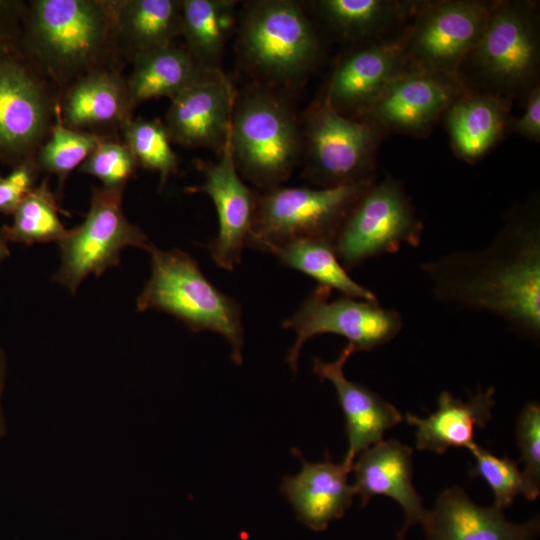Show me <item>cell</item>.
I'll list each match as a JSON object with an SVG mask.
<instances>
[{
    "label": "cell",
    "instance_id": "cell-31",
    "mask_svg": "<svg viewBox=\"0 0 540 540\" xmlns=\"http://www.w3.org/2000/svg\"><path fill=\"white\" fill-rule=\"evenodd\" d=\"M105 136L67 127L59 106L50 134L39 148L36 161L41 171L55 174L62 182L86 160Z\"/></svg>",
    "mask_w": 540,
    "mask_h": 540
},
{
    "label": "cell",
    "instance_id": "cell-13",
    "mask_svg": "<svg viewBox=\"0 0 540 540\" xmlns=\"http://www.w3.org/2000/svg\"><path fill=\"white\" fill-rule=\"evenodd\" d=\"M539 47L533 11L527 4L503 1L493 5L483 37L468 57L499 94L512 93L535 82Z\"/></svg>",
    "mask_w": 540,
    "mask_h": 540
},
{
    "label": "cell",
    "instance_id": "cell-8",
    "mask_svg": "<svg viewBox=\"0 0 540 540\" xmlns=\"http://www.w3.org/2000/svg\"><path fill=\"white\" fill-rule=\"evenodd\" d=\"M423 224L401 183L391 177L373 183L346 217L336 239V255L347 270L403 244L419 246Z\"/></svg>",
    "mask_w": 540,
    "mask_h": 540
},
{
    "label": "cell",
    "instance_id": "cell-36",
    "mask_svg": "<svg viewBox=\"0 0 540 540\" xmlns=\"http://www.w3.org/2000/svg\"><path fill=\"white\" fill-rule=\"evenodd\" d=\"M36 157L21 162L0 179V212L13 214L21 201L33 190L40 173Z\"/></svg>",
    "mask_w": 540,
    "mask_h": 540
},
{
    "label": "cell",
    "instance_id": "cell-37",
    "mask_svg": "<svg viewBox=\"0 0 540 540\" xmlns=\"http://www.w3.org/2000/svg\"><path fill=\"white\" fill-rule=\"evenodd\" d=\"M507 131L517 133L529 140L540 139V89L533 87L529 91L526 107L523 115L516 120L510 121Z\"/></svg>",
    "mask_w": 540,
    "mask_h": 540
},
{
    "label": "cell",
    "instance_id": "cell-3",
    "mask_svg": "<svg viewBox=\"0 0 540 540\" xmlns=\"http://www.w3.org/2000/svg\"><path fill=\"white\" fill-rule=\"evenodd\" d=\"M148 252L151 276L137 299V310L163 311L193 332L220 334L231 347L233 363L241 365L244 331L239 302L212 284L188 253L163 251L153 244Z\"/></svg>",
    "mask_w": 540,
    "mask_h": 540
},
{
    "label": "cell",
    "instance_id": "cell-7",
    "mask_svg": "<svg viewBox=\"0 0 540 540\" xmlns=\"http://www.w3.org/2000/svg\"><path fill=\"white\" fill-rule=\"evenodd\" d=\"M59 90L20 47L0 44V160L13 167L35 158L48 138Z\"/></svg>",
    "mask_w": 540,
    "mask_h": 540
},
{
    "label": "cell",
    "instance_id": "cell-40",
    "mask_svg": "<svg viewBox=\"0 0 540 540\" xmlns=\"http://www.w3.org/2000/svg\"><path fill=\"white\" fill-rule=\"evenodd\" d=\"M7 239L0 229V263L10 255V250L7 246Z\"/></svg>",
    "mask_w": 540,
    "mask_h": 540
},
{
    "label": "cell",
    "instance_id": "cell-34",
    "mask_svg": "<svg viewBox=\"0 0 540 540\" xmlns=\"http://www.w3.org/2000/svg\"><path fill=\"white\" fill-rule=\"evenodd\" d=\"M138 164L123 141L105 136L80 165L79 171L98 178L103 187L124 188Z\"/></svg>",
    "mask_w": 540,
    "mask_h": 540
},
{
    "label": "cell",
    "instance_id": "cell-33",
    "mask_svg": "<svg viewBox=\"0 0 540 540\" xmlns=\"http://www.w3.org/2000/svg\"><path fill=\"white\" fill-rule=\"evenodd\" d=\"M469 451L475 460L469 474L480 477L487 483L494 494L495 506L503 509L520 494L528 500L538 497L539 488L528 481L516 461L507 456L497 457L477 443Z\"/></svg>",
    "mask_w": 540,
    "mask_h": 540
},
{
    "label": "cell",
    "instance_id": "cell-23",
    "mask_svg": "<svg viewBox=\"0 0 540 540\" xmlns=\"http://www.w3.org/2000/svg\"><path fill=\"white\" fill-rule=\"evenodd\" d=\"M495 390L490 387L479 389L464 402L448 391L438 397L437 409L425 418L406 414L407 422L416 428V447L438 454L449 448L470 449L475 442V428H484L491 418L495 404Z\"/></svg>",
    "mask_w": 540,
    "mask_h": 540
},
{
    "label": "cell",
    "instance_id": "cell-14",
    "mask_svg": "<svg viewBox=\"0 0 540 540\" xmlns=\"http://www.w3.org/2000/svg\"><path fill=\"white\" fill-rule=\"evenodd\" d=\"M465 91L460 78L409 62L359 113L381 132L424 134Z\"/></svg>",
    "mask_w": 540,
    "mask_h": 540
},
{
    "label": "cell",
    "instance_id": "cell-25",
    "mask_svg": "<svg viewBox=\"0 0 540 540\" xmlns=\"http://www.w3.org/2000/svg\"><path fill=\"white\" fill-rule=\"evenodd\" d=\"M181 0H116V29L121 57L133 60L168 46L181 36Z\"/></svg>",
    "mask_w": 540,
    "mask_h": 540
},
{
    "label": "cell",
    "instance_id": "cell-4",
    "mask_svg": "<svg viewBox=\"0 0 540 540\" xmlns=\"http://www.w3.org/2000/svg\"><path fill=\"white\" fill-rule=\"evenodd\" d=\"M229 142L237 171L265 191L280 186L290 176L302 151L291 108L262 87L247 89L236 97Z\"/></svg>",
    "mask_w": 540,
    "mask_h": 540
},
{
    "label": "cell",
    "instance_id": "cell-24",
    "mask_svg": "<svg viewBox=\"0 0 540 540\" xmlns=\"http://www.w3.org/2000/svg\"><path fill=\"white\" fill-rule=\"evenodd\" d=\"M508 99L497 92L459 95L444 113L453 148L473 162L490 150L510 123Z\"/></svg>",
    "mask_w": 540,
    "mask_h": 540
},
{
    "label": "cell",
    "instance_id": "cell-15",
    "mask_svg": "<svg viewBox=\"0 0 540 540\" xmlns=\"http://www.w3.org/2000/svg\"><path fill=\"white\" fill-rule=\"evenodd\" d=\"M230 136V135H229ZM204 183L187 192L208 195L216 208L219 230L207 244L211 257L221 269L233 271L240 264L250 235L257 204L256 193L239 177L229 138L216 163L198 162Z\"/></svg>",
    "mask_w": 540,
    "mask_h": 540
},
{
    "label": "cell",
    "instance_id": "cell-41",
    "mask_svg": "<svg viewBox=\"0 0 540 540\" xmlns=\"http://www.w3.org/2000/svg\"><path fill=\"white\" fill-rule=\"evenodd\" d=\"M397 540H405V533L397 532Z\"/></svg>",
    "mask_w": 540,
    "mask_h": 540
},
{
    "label": "cell",
    "instance_id": "cell-27",
    "mask_svg": "<svg viewBox=\"0 0 540 540\" xmlns=\"http://www.w3.org/2000/svg\"><path fill=\"white\" fill-rule=\"evenodd\" d=\"M185 48L205 70L220 71L224 48L235 25L236 1L181 0Z\"/></svg>",
    "mask_w": 540,
    "mask_h": 540
},
{
    "label": "cell",
    "instance_id": "cell-38",
    "mask_svg": "<svg viewBox=\"0 0 540 540\" xmlns=\"http://www.w3.org/2000/svg\"><path fill=\"white\" fill-rule=\"evenodd\" d=\"M26 8L24 1L0 0V44L18 40Z\"/></svg>",
    "mask_w": 540,
    "mask_h": 540
},
{
    "label": "cell",
    "instance_id": "cell-18",
    "mask_svg": "<svg viewBox=\"0 0 540 540\" xmlns=\"http://www.w3.org/2000/svg\"><path fill=\"white\" fill-rule=\"evenodd\" d=\"M409 64L402 34L346 54L335 67L325 101L337 112H360Z\"/></svg>",
    "mask_w": 540,
    "mask_h": 540
},
{
    "label": "cell",
    "instance_id": "cell-12",
    "mask_svg": "<svg viewBox=\"0 0 540 540\" xmlns=\"http://www.w3.org/2000/svg\"><path fill=\"white\" fill-rule=\"evenodd\" d=\"M493 5L474 0H449L419 9L402 33L409 62L460 78V67L480 43Z\"/></svg>",
    "mask_w": 540,
    "mask_h": 540
},
{
    "label": "cell",
    "instance_id": "cell-16",
    "mask_svg": "<svg viewBox=\"0 0 540 540\" xmlns=\"http://www.w3.org/2000/svg\"><path fill=\"white\" fill-rule=\"evenodd\" d=\"M236 92L222 71H210L174 98L166 114L171 142L221 153L230 135Z\"/></svg>",
    "mask_w": 540,
    "mask_h": 540
},
{
    "label": "cell",
    "instance_id": "cell-28",
    "mask_svg": "<svg viewBox=\"0 0 540 540\" xmlns=\"http://www.w3.org/2000/svg\"><path fill=\"white\" fill-rule=\"evenodd\" d=\"M270 254L285 267L299 271L315 279L318 285L335 289L343 296L378 301L374 292L350 277L340 263L332 241L296 239L274 248Z\"/></svg>",
    "mask_w": 540,
    "mask_h": 540
},
{
    "label": "cell",
    "instance_id": "cell-30",
    "mask_svg": "<svg viewBox=\"0 0 540 540\" xmlns=\"http://www.w3.org/2000/svg\"><path fill=\"white\" fill-rule=\"evenodd\" d=\"M12 215V224L1 229L7 241L58 242L68 231L59 218V208L46 179L33 188Z\"/></svg>",
    "mask_w": 540,
    "mask_h": 540
},
{
    "label": "cell",
    "instance_id": "cell-2",
    "mask_svg": "<svg viewBox=\"0 0 540 540\" xmlns=\"http://www.w3.org/2000/svg\"><path fill=\"white\" fill-rule=\"evenodd\" d=\"M18 43L59 92L89 72L119 68L116 0L29 1Z\"/></svg>",
    "mask_w": 540,
    "mask_h": 540
},
{
    "label": "cell",
    "instance_id": "cell-29",
    "mask_svg": "<svg viewBox=\"0 0 540 540\" xmlns=\"http://www.w3.org/2000/svg\"><path fill=\"white\" fill-rule=\"evenodd\" d=\"M310 4L333 32L350 40L375 38L407 12L405 5L387 0H318Z\"/></svg>",
    "mask_w": 540,
    "mask_h": 540
},
{
    "label": "cell",
    "instance_id": "cell-17",
    "mask_svg": "<svg viewBox=\"0 0 540 540\" xmlns=\"http://www.w3.org/2000/svg\"><path fill=\"white\" fill-rule=\"evenodd\" d=\"M347 345L332 362L313 360V372L321 381H329L337 394L345 417L348 448L342 463L351 470L359 453L382 440L385 432L402 421L398 409L368 387L346 378L344 366L355 353Z\"/></svg>",
    "mask_w": 540,
    "mask_h": 540
},
{
    "label": "cell",
    "instance_id": "cell-21",
    "mask_svg": "<svg viewBox=\"0 0 540 540\" xmlns=\"http://www.w3.org/2000/svg\"><path fill=\"white\" fill-rule=\"evenodd\" d=\"M301 461V470L294 476H285L280 492L292 505L298 521L313 531H323L329 524L344 516L356 494L348 482L351 471L342 462H332L325 453L321 462H308L294 448Z\"/></svg>",
    "mask_w": 540,
    "mask_h": 540
},
{
    "label": "cell",
    "instance_id": "cell-1",
    "mask_svg": "<svg viewBox=\"0 0 540 540\" xmlns=\"http://www.w3.org/2000/svg\"><path fill=\"white\" fill-rule=\"evenodd\" d=\"M434 296L502 318L540 336V218L536 204L513 209L490 244L423 262Z\"/></svg>",
    "mask_w": 540,
    "mask_h": 540
},
{
    "label": "cell",
    "instance_id": "cell-20",
    "mask_svg": "<svg viewBox=\"0 0 540 540\" xmlns=\"http://www.w3.org/2000/svg\"><path fill=\"white\" fill-rule=\"evenodd\" d=\"M412 453L410 446L382 439L359 453L351 468L361 506L375 495L394 499L404 511L405 521L399 531L405 534L421 523L428 511L412 483Z\"/></svg>",
    "mask_w": 540,
    "mask_h": 540
},
{
    "label": "cell",
    "instance_id": "cell-10",
    "mask_svg": "<svg viewBox=\"0 0 540 540\" xmlns=\"http://www.w3.org/2000/svg\"><path fill=\"white\" fill-rule=\"evenodd\" d=\"M332 289L317 285L296 312L282 322L295 331L296 338L286 362L296 373L301 348L316 335L336 334L347 339L355 351H370L399 334L403 327L400 313L380 306L378 301L341 296L330 300Z\"/></svg>",
    "mask_w": 540,
    "mask_h": 540
},
{
    "label": "cell",
    "instance_id": "cell-9",
    "mask_svg": "<svg viewBox=\"0 0 540 540\" xmlns=\"http://www.w3.org/2000/svg\"><path fill=\"white\" fill-rule=\"evenodd\" d=\"M123 191L124 188H93L84 221L58 241L61 265L54 280L71 293L89 274L99 276L118 265L124 248L148 251L152 245L145 233L125 216Z\"/></svg>",
    "mask_w": 540,
    "mask_h": 540
},
{
    "label": "cell",
    "instance_id": "cell-6",
    "mask_svg": "<svg viewBox=\"0 0 540 540\" xmlns=\"http://www.w3.org/2000/svg\"><path fill=\"white\" fill-rule=\"evenodd\" d=\"M239 51L247 67L270 82H289L314 65L319 43L302 6L292 0H259L245 5Z\"/></svg>",
    "mask_w": 540,
    "mask_h": 540
},
{
    "label": "cell",
    "instance_id": "cell-19",
    "mask_svg": "<svg viewBox=\"0 0 540 540\" xmlns=\"http://www.w3.org/2000/svg\"><path fill=\"white\" fill-rule=\"evenodd\" d=\"M427 540H535L538 516L523 523L506 519L503 509L474 503L464 490H444L421 522Z\"/></svg>",
    "mask_w": 540,
    "mask_h": 540
},
{
    "label": "cell",
    "instance_id": "cell-26",
    "mask_svg": "<svg viewBox=\"0 0 540 540\" xmlns=\"http://www.w3.org/2000/svg\"><path fill=\"white\" fill-rule=\"evenodd\" d=\"M132 63L127 85L134 109L153 98L172 99L210 72L194 60L185 46L174 43L138 55Z\"/></svg>",
    "mask_w": 540,
    "mask_h": 540
},
{
    "label": "cell",
    "instance_id": "cell-11",
    "mask_svg": "<svg viewBox=\"0 0 540 540\" xmlns=\"http://www.w3.org/2000/svg\"><path fill=\"white\" fill-rule=\"evenodd\" d=\"M381 131L371 123L345 117L325 100L307 115L306 177L318 188L373 178L370 173Z\"/></svg>",
    "mask_w": 540,
    "mask_h": 540
},
{
    "label": "cell",
    "instance_id": "cell-5",
    "mask_svg": "<svg viewBox=\"0 0 540 540\" xmlns=\"http://www.w3.org/2000/svg\"><path fill=\"white\" fill-rule=\"evenodd\" d=\"M373 178L330 188L282 187L258 195L247 246L270 253L296 239L335 242L352 207Z\"/></svg>",
    "mask_w": 540,
    "mask_h": 540
},
{
    "label": "cell",
    "instance_id": "cell-22",
    "mask_svg": "<svg viewBox=\"0 0 540 540\" xmlns=\"http://www.w3.org/2000/svg\"><path fill=\"white\" fill-rule=\"evenodd\" d=\"M59 110L63 123L75 130L98 135L121 130L134 110L127 78L119 68L89 72L60 92Z\"/></svg>",
    "mask_w": 540,
    "mask_h": 540
},
{
    "label": "cell",
    "instance_id": "cell-32",
    "mask_svg": "<svg viewBox=\"0 0 540 540\" xmlns=\"http://www.w3.org/2000/svg\"><path fill=\"white\" fill-rule=\"evenodd\" d=\"M138 166L160 173L161 188L177 172L178 158L171 147L165 124L160 120L130 119L120 130Z\"/></svg>",
    "mask_w": 540,
    "mask_h": 540
},
{
    "label": "cell",
    "instance_id": "cell-39",
    "mask_svg": "<svg viewBox=\"0 0 540 540\" xmlns=\"http://www.w3.org/2000/svg\"><path fill=\"white\" fill-rule=\"evenodd\" d=\"M3 377H4V359L0 352V436L2 435L4 431V420H3L2 409H1V392H2V385H3Z\"/></svg>",
    "mask_w": 540,
    "mask_h": 540
},
{
    "label": "cell",
    "instance_id": "cell-35",
    "mask_svg": "<svg viewBox=\"0 0 540 540\" xmlns=\"http://www.w3.org/2000/svg\"><path fill=\"white\" fill-rule=\"evenodd\" d=\"M517 444L524 462L523 474L539 488L540 483V407L535 401L528 402L521 410L516 423Z\"/></svg>",
    "mask_w": 540,
    "mask_h": 540
},
{
    "label": "cell",
    "instance_id": "cell-42",
    "mask_svg": "<svg viewBox=\"0 0 540 540\" xmlns=\"http://www.w3.org/2000/svg\"><path fill=\"white\" fill-rule=\"evenodd\" d=\"M0 179H1V176H0Z\"/></svg>",
    "mask_w": 540,
    "mask_h": 540
}]
</instances>
